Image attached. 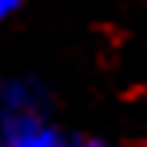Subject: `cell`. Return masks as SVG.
Instances as JSON below:
<instances>
[{
  "label": "cell",
  "instance_id": "1",
  "mask_svg": "<svg viewBox=\"0 0 147 147\" xmlns=\"http://www.w3.org/2000/svg\"><path fill=\"white\" fill-rule=\"evenodd\" d=\"M62 140L47 112H0V147H62Z\"/></svg>",
  "mask_w": 147,
  "mask_h": 147
},
{
  "label": "cell",
  "instance_id": "2",
  "mask_svg": "<svg viewBox=\"0 0 147 147\" xmlns=\"http://www.w3.org/2000/svg\"><path fill=\"white\" fill-rule=\"evenodd\" d=\"M0 112H47V93L27 78L0 81Z\"/></svg>",
  "mask_w": 147,
  "mask_h": 147
},
{
  "label": "cell",
  "instance_id": "3",
  "mask_svg": "<svg viewBox=\"0 0 147 147\" xmlns=\"http://www.w3.org/2000/svg\"><path fill=\"white\" fill-rule=\"evenodd\" d=\"M62 147H109V143H101V140H81V136H66Z\"/></svg>",
  "mask_w": 147,
  "mask_h": 147
},
{
  "label": "cell",
  "instance_id": "4",
  "mask_svg": "<svg viewBox=\"0 0 147 147\" xmlns=\"http://www.w3.org/2000/svg\"><path fill=\"white\" fill-rule=\"evenodd\" d=\"M23 8V0H0V20H8V16H16Z\"/></svg>",
  "mask_w": 147,
  "mask_h": 147
}]
</instances>
